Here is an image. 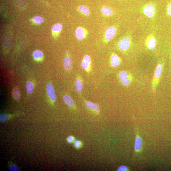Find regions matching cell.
Here are the masks:
<instances>
[{
    "instance_id": "22",
    "label": "cell",
    "mask_w": 171,
    "mask_h": 171,
    "mask_svg": "<svg viewBox=\"0 0 171 171\" xmlns=\"http://www.w3.org/2000/svg\"><path fill=\"white\" fill-rule=\"evenodd\" d=\"M79 11L81 13L85 16H88L89 15L90 11L89 8L87 7L84 6H80L78 8Z\"/></svg>"
},
{
    "instance_id": "29",
    "label": "cell",
    "mask_w": 171,
    "mask_h": 171,
    "mask_svg": "<svg viewBox=\"0 0 171 171\" xmlns=\"http://www.w3.org/2000/svg\"><path fill=\"white\" fill-rule=\"evenodd\" d=\"M117 170L118 171H129V169L127 166L125 165H122L119 167Z\"/></svg>"
},
{
    "instance_id": "27",
    "label": "cell",
    "mask_w": 171,
    "mask_h": 171,
    "mask_svg": "<svg viewBox=\"0 0 171 171\" xmlns=\"http://www.w3.org/2000/svg\"><path fill=\"white\" fill-rule=\"evenodd\" d=\"M66 141L68 143L71 144L73 143L76 141V139L74 136L71 135L68 137L66 139Z\"/></svg>"
},
{
    "instance_id": "11",
    "label": "cell",
    "mask_w": 171,
    "mask_h": 171,
    "mask_svg": "<svg viewBox=\"0 0 171 171\" xmlns=\"http://www.w3.org/2000/svg\"><path fill=\"white\" fill-rule=\"evenodd\" d=\"M136 133L134 148L135 152L137 154L139 153L142 152L143 142L138 131H136Z\"/></svg>"
},
{
    "instance_id": "19",
    "label": "cell",
    "mask_w": 171,
    "mask_h": 171,
    "mask_svg": "<svg viewBox=\"0 0 171 171\" xmlns=\"http://www.w3.org/2000/svg\"><path fill=\"white\" fill-rule=\"evenodd\" d=\"M32 56L34 59L39 60L43 58L44 54L40 50H36L34 51L32 54Z\"/></svg>"
},
{
    "instance_id": "26",
    "label": "cell",
    "mask_w": 171,
    "mask_h": 171,
    "mask_svg": "<svg viewBox=\"0 0 171 171\" xmlns=\"http://www.w3.org/2000/svg\"><path fill=\"white\" fill-rule=\"evenodd\" d=\"M17 5L21 7H24L25 6V3L24 0H15Z\"/></svg>"
},
{
    "instance_id": "23",
    "label": "cell",
    "mask_w": 171,
    "mask_h": 171,
    "mask_svg": "<svg viewBox=\"0 0 171 171\" xmlns=\"http://www.w3.org/2000/svg\"><path fill=\"white\" fill-rule=\"evenodd\" d=\"M13 95L14 98L17 101H19L20 98V92L18 87L14 88L13 91Z\"/></svg>"
},
{
    "instance_id": "6",
    "label": "cell",
    "mask_w": 171,
    "mask_h": 171,
    "mask_svg": "<svg viewBox=\"0 0 171 171\" xmlns=\"http://www.w3.org/2000/svg\"><path fill=\"white\" fill-rule=\"evenodd\" d=\"M157 41L154 34L151 33L148 35L145 40V46L150 50L154 51L156 47Z\"/></svg>"
},
{
    "instance_id": "10",
    "label": "cell",
    "mask_w": 171,
    "mask_h": 171,
    "mask_svg": "<svg viewBox=\"0 0 171 171\" xmlns=\"http://www.w3.org/2000/svg\"><path fill=\"white\" fill-rule=\"evenodd\" d=\"M24 113H16L13 114L2 113L0 115V122H4L11 120V119L24 115Z\"/></svg>"
},
{
    "instance_id": "3",
    "label": "cell",
    "mask_w": 171,
    "mask_h": 171,
    "mask_svg": "<svg viewBox=\"0 0 171 171\" xmlns=\"http://www.w3.org/2000/svg\"><path fill=\"white\" fill-rule=\"evenodd\" d=\"M117 77L120 83L125 87L130 86L135 80L133 74L126 70L119 71L117 74Z\"/></svg>"
},
{
    "instance_id": "28",
    "label": "cell",
    "mask_w": 171,
    "mask_h": 171,
    "mask_svg": "<svg viewBox=\"0 0 171 171\" xmlns=\"http://www.w3.org/2000/svg\"><path fill=\"white\" fill-rule=\"evenodd\" d=\"M166 13L168 16L171 17V2H170L167 5Z\"/></svg>"
},
{
    "instance_id": "17",
    "label": "cell",
    "mask_w": 171,
    "mask_h": 171,
    "mask_svg": "<svg viewBox=\"0 0 171 171\" xmlns=\"http://www.w3.org/2000/svg\"><path fill=\"white\" fill-rule=\"evenodd\" d=\"M80 65L82 69L85 70L88 73H90L92 70L91 64L85 62L83 60L81 62Z\"/></svg>"
},
{
    "instance_id": "7",
    "label": "cell",
    "mask_w": 171,
    "mask_h": 171,
    "mask_svg": "<svg viewBox=\"0 0 171 171\" xmlns=\"http://www.w3.org/2000/svg\"><path fill=\"white\" fill-rule=\"evenodd\" d=\"M82 98L84 102L85 106L88 110L93 113L95 114V115H99L100 109L98 105L92 102L87 101L84 98Z\"/></svg>"
},
{
    "instance_id": "24",
    "label": "cell",
    "mask_w": 171,
    "mask_h": 171,
    "mask_svg": "<svg viewBox=\"0 0 171 171\" xmlns=\"http://www.w3.org/2000/svg\"><path fill=\"white\" fill-rule=\"evenodd\" d=\"M32 20L34 22L38 24H41L44 21V19L42 17L39 16L33 17Z\"/></svg>"
},
{
    "instance_id": "21",
    "label": "cell",
    "mask_w": 171,
    "mask_h": 171,
    "mask_svg": "<svg viewBox=\"0 0 171 171\" xmlns=\"http://www.w3.org/2000/svg\"><path fill=\"white\" fill-rule=\"evenodd\" d=\"M27 92L28 95H30L32 93L34 89V85L32 82L28 81L26 83Z\"/></svg>"
},
{
    "instance_id": "1",
    "label": "cell",
    "mask_w": 171,
    "mask_h": 171,
    "mask_svg": "<svg viewBox=\"0 0 171 171\" xmlns=\"http://www.w3.org/2000/svg\"><path fill=\"white\" fill-rule=\"evenodd\" d=\"M164 63L162 60L159 61L156 68L151 83V89L153 93H155L160 82Z\"/></svg>"
},
{
    "instance_id": "9",
    "label": "cell",
    "mask_w": 171,
    "mask_h": 171,
    "mask_svg": "<svg viewBox=\"0 0 171 171\" xmlns=\"http://www.w3.org/2000/svg\"><path fill=\"white\" fill-rule=\"evenodd\" d=\"M46 91L51 103L53 104L56 99V95L53 85L50 82H48L46 85Z\"/></svg>"
},
{
    "instance_id": "16",
    "label": "cell",
    "mask_w": 171,
    "mask_h": 171,
    "mask_svg": "<svg viewBox=\"0 0 171 171\" xmlns=\"http://www.w3.org/2000/svg\"><path fill=\"white\" fill-rule=\"evenodd\" d=\"M62 28V26L61 24L57 23L53 26L51 28V30L56 36H58L59 34L61 32Z\"/></svg>"
},
{
    "instance_id": "31",
    "label": "cell",
    "mask_w": 171,
    "mask_h": 171,
    "mask_svg": "<svg viewBox=\"0 0 171 171\" xmlns=\"http://www.w3.org/2000/svg\"><path fill=\"white\" fill-rule=\"evenodd\" d=\"M119 1H120V0H119Z\"/></svg>"
},
{
    "instance_id": "14",
    "label": "cell",
    "mask_w": 171,
    "mask_h": 171,
    "mask_svg": "<svg viewBox=\"0 0 171 171\" xmlns=\"http://www.w3.org/2000/svg\"><path fill=\"white\" fill-rule=\"evenodd\" d=\"M63 99L65 103L73 110H77V107L73 99L69 95H65L63 96Z\"/></svg>"
},
{
    "instance_id": "25",
    "label": "cell",
    "mask_w": 171,
    "mask_h": 171,
    "mask_svg": "<svg viewBox=\"0 0 171 171\" xmlns=\"http://www.w3.org/2000/svg\"><path fill=\"white\" fill-rule=\"evenodd\" d=\"M83 142L79 140H76L74 142V146L76 149H80L83 146Z\"/></svg>"
},
{
    "instance_id": "8",
    "label": "cell",
    "mask_w": 171,
    "mask_h": 171,
    "mask_svg": "<svg viewBox=\"0 0 171 171\" xmlns=\"http://www.w3.org/2000/svg\"><path fill=\"white\" fill-rule=\"evenodd\" d=\"M110 62L111 67L116 68L121 64L122 60L120 57L116 53L113 52L111 53L110 56Z\"/></svg>"
},
{
    "instance_id": "4",
    "label": "cell",
    "mask_w": 171,
    "mask_h": 171,
    "mask_svg": "<svg viewBox=\"0 0 171 171\" xmlns=\"http://www.w3.org/2000/svg\"><path fill=\"white\" fill-rule=\"evenodd\" d=\"M142 11L144 15L148 18H152L155 16L156 8L154 5L153 4H147L142 7Z\"/></svg>"
},
{
    "instance_id": "5",
    "label": "cell",
    "mask_w": 171,
    "mask_h": 171,
    "mask_svg": "<svg viewBox=\"0 0 171 171\" xmlns=\"http://www.w3.org/2000/svg\"><path fill=\"white\" fill-rule=\"evenodd\" d=\"M117 28L115 26H112L107 28L105 31L104 42L107 44L114 38L117 32Z\"/></svg>"
},
{
    "instance_id": "2",
    "label": "cell",
    "mask_w": 171,
    "mask_h": 171,
    "mask_svg": "<svg viewBox=\"0 0 171 171\" xmlns=\"http://www.w3.org/2000/svg\"><path fill=\"white\" fill-rule=\"evenodd\" d=\"M133 42L131 34L128 33L123 37L117 43V48L121 52L125 53L133 47Z\"/></svg>"
},
{
    "instance_id": "30",
    "label": "cell",
    "mask_w": 171,
    "mask_h": 171,
    "mask_svg": "<svg viewBox=\"0 0 171 171\" xmlns=\"http://www.w3.org/2000/svg\"><path fill=\"white\" fill-rule=\"evenodd\" d=\"M83 60H84L85 62L88 63L90 64H91L92 63V62H91V57L88 55H85L83 58Z\"/></svg>"
},
{
    "instance_id": "12",
    "label": "cell",
    "mask_w": 171,
    "mask_h": 171,
    "mask_svg": "<svg viewBox=\"0 0 171 171\" xmlns=\"http://www.w3.org/2000/svg\"><path fill=\"white\" fill-rule=\"evenodd\" d=\"M88 34V31L86 28L81 27H78L76 31V38L80 40H82L86 38Z\"/></svg>"
},
{
    "instance_id": "18",
    "label": "cell",
    "mask_w": 171,
    "mask_h": 171,
    "mask_svg": "<svg viewBox=\"0 0 171 171\" xmlns=\"http://www.w3.org/2000/svg\"><path fill=\"white\" fill-rule=\"evenodd\" d=\"M101 12L103 15L108 16L113 15V11L110 8L107 6L103 7L101 10Z\"/></svg>"
},
{
    "instance_id": "20",
    "label": "cell",
    "mask_w": 171,
    "mask_h": 171,
    "mask_svg": "<svg viewBox=\"0 0 171 171\" xmlns=\"http://www.w3.org/2000/svg\"><path fill=\"white\" fill-rule=\"evenodd\" d=\"M8 166L9 170L10 171H20L17 165L13 161H10L8 162Z\"/></svg>"
},
{
    "instance_id": "13",
    "label": "cell",
    "mask_w": 171,
    "mask_h": 171,
    "mask_svg": "<svg viewBox=\"0 0 171 171\" xmlns=\"http://www.w3.org/2000/svg\"><path fill=\"white\" fill-rule=\"evenodd\" d=\"M84 87V81L79 74H77L75 82V89L76 92L81 95Z\"/></svg>"
},
{
    "instance_id": "15",
    "label": "cell",
    "mask_w": 171,
    "mask_h": 171,
    "mask_svg": "<svg viewBox=\"0 0 171 171\" xmlns=\"http://www.w3.org/2000/svg\"><path fill=\"white\" fill-rule=\"evenodd\" d=\"M73 62L72 59L69 56H67L65 57L64 60V66L66 70H71L72 68Z\"/></svg>"
}]
</instances>
